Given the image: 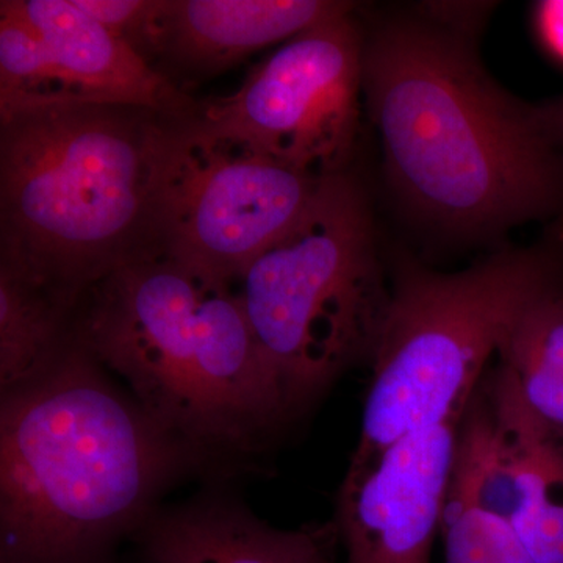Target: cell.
<instances>
[{
  "instance_id": "1",
  "label": "cell",
  "mask_w": 563,
  "mask_h": 563,
  "mask_svg": "<svg viewBox=\"0 0 563 563\" xmlns=\"http://www.w3.org/2000/svg\"><path fill=\"white\" fill-rule=\"evenodd\" d=\"M363 98L388 180L422 221L487 236L562 213L563 154L543 107L495 84L455 22L391 20L365 35Z\"/></svg>"
},
{
  "instance_id": "2",
  "label": "cell",
  "mask_w": 563,
  "mask_h": 563,
  "mask_svg": "<svg viewBox=\"0 0 563 563\" xmlns=\"http://www.w3.org/2000/svg\"><path fill=\"white\" fill-rule=\"evenodd\" d=\"M179 118L77 99L0 109V269L73 313L103 277L165 255Z\"/></svg>"
},
{
  "instance_id": "3",
  "label": "cell",
  "mask_w": 563,
  "mask_h": 563,
  "mask_svg": "<svg viewBox=\"0 0 563 563\" xmlns=\"http://www.w3.org/2000/svg\"><path fill=\"white\" fill-rule=\"evenodd\" d=\"M188 451L70 333L40 376L2 395L0 561L109 563Z\"/></svg>"
},
{
  "instance_id": "4",
  "label": "cell",
  "mask_w": 563,
  "mask_h": 563,
  "mask_svg": "<svg viewBox=\"0 0 563 563\" xmlns=\"http://www.w3.org/2000/svg\"><path fill=\"white\" fill-rule=\"evenodd\" d=\"M232 285L144 258L98 282L74 324L73 339L190 450L250 446L290 415Z\"/></svg>"
},
{
  "instance_id": "5",
  "label": "cell",
  "mask_w": 563,
  "mask_h": 563,
  "mask_svg": "<svg viewBox=\"0 0 563 563\" xmlns=\"http://www.w3.org/2000/svg\"><path fill=\"white\" fill-rule=\"evenodd\" d=\"M561 287L562 254L547 247L498 251L459 273L401 266L350 466L368 465L399 440L465 412L521 313Z\"/></svg>"
},
{
  "instance_id": "6",
  "label": "cell",
  "mask_w": 563,
  "mask_h": 563,
  "mask_svg": "<svg viewBox=\"0 0 563 563\" xmlns=\"http://www.w3.org/2000/svg\"><path fill=\"white\" fill-rule=\"evenodd\" d=\"M239 282L252 333L290 415L355 363L372 361L391 285L357 179L347 172L322 177L301 218Z\"/></svg>"
},
{
  "instance_id": "7",
  "label": "cell",
  "mask_w": 563,
  "mask_h": 563,
  "mask_svg": "<svg viewBox=\"0 0 563 563\" xmlns=\"http://www.w3.org/2000/svg\"><path fill=\"white\" fill-rule=\"evenodd\" d=\"M365 33L352 16L299 33L225 98L196 103V132L324 177L346 172L361 124Z\"/></svg>"
},
{
  "instance_id": "8",
  "label": "cell",
  "mask_w": 563,
  "mask_h": 563,
  "mask_svg": "<svg viewBox=\"0 0 563 563\" xmlns=\"http://www.w3.org/2000/svg\"><path fill=\"white\" fill-rule=\"evenodd\" d=\"M187 117L174 128L166 173L165 255L213 279L239 282L301 218L322 177L202 135Z\"/></svg>"
},
{
  "instance_id": "9",
  "label": "cell",
  "mask_w": 563,
  "mask_h": 563,
  "mask_svg": "<svg viewBox=\"0 0 563 563\" xmlns=\"http://www.w3.org/2000/svg\"><path fill=\"white\" fill-rule=\"evenodd\" d=\"M463 413L399 440L368 465L350 466L332 521L342 563H431Z\"/></svg>"
},
{
  "instance_id": "10",
  "label": "cell",
  "mask_w": 563,
  "mask_h": 563,
  "mask_svg": "<svg viewBox=\"0 0 563 563\" xmlns=\"http://www.w3.org/2000/svg\"><path fill=\"white\" fill-rule=\"evenodd\" d=\"M451 481L506 521L533 563H563V450L496 417L481 385L463 413Z\"/></svg>"
},
{
  "instance_id": "11",
  "label": "cell",
  "mask_w": 563,
  "mask_h": 563,
  "mask_svg": "<svg viewBox=\"0 0 563 563\" xmlns=\"http://www.w3.org/2000/svg\"><path fill=\"white\" fill-rule=\"evenodd\" d=\"M352 11L332 0H152L135 51L181 90Z\"/></svg>"
},
{
  "instance_id": "12",
  "label": "cell",
  "mask_w": 563,
  "mask_h": 563,
  "mask_svg": "<svg viewBox=\"0 0 563 563\" xmlns=\"http://www.w3.org/2000/svg\"><path fill=\"white\" fill-rule=\"evenodd\" d=\"M49 47L81 101L187 117L196 102L74 0H2Z\"/></svg>"
},
{
  "instance_id": "13",
  "label": "cell",
  "mask_w": 563,
  "mask_h": 563,
  "mask_svg": "<svg viewBox=\"0 0 563 563\" xmlns=\"http://www.w3.org/2000/svg\"><path fill=\"white\" fill-rule=\"evenodd\" d=\"M139 533L144 563H339L333 523L287 531L225 503L152 517Z\"/></svg>"
},
{
  "instance_id": "14",
  "label": "cell",
  "mask_w": 563,
  "mask_h": 563,
  "mask_svg": "<svg viewBox=\"0 0 563 563\" xmlns=\"http://www.w3.org/2000/svg\"><path fill=\"white\" fill-rule=\"evenodd\" d=\"M481 380L496 417L563 450V287L533 301Z\"/></svg>"
},
{
  "instance_id": "15",
  "label": "cell",
  "mask_w": 563,
  "mask_h": 563,
  "mask_svg": "<svg viewBox=\"0 0 563 563\" xmlns=\"http://www.w3.org/2000/svg\"><path fill=\"white\" fill-rule=\"evenodd\" d=\"M69 310L51 295L0 269V387L40 376L69 342Z\"/></svg>"
},
{
  "instance_id": "16",
  "label": "cell",
  "mask_w": 563,
  "mask_h": 563,
  "mask_svg": "<svg viewBox=\"0 0 563 563\" xmlns=\"http://www.w3.org/2000/svg\"><path fill=\"white\" fill-rule=\"evenodd\" d=\"M58 99L81 101L35 29L0 2V109Z\"/></svg>"
},
{
  "instance_id": "17",
  "label": "cell",
  "mask_w": 563,
  "mask_h": 563,
  "mask_svg": "<svg viewBox=\"0 0 563 563\" xmlns=\"http://www.w3.org/2000/svg\"><path fill=\"white\" fill-rule=\"evenodd\" d=\"M440 536L443 563H533L510 526L476 506L453 481Z\"/></svg>"
},
{
  "instance_id": "18",
  "label": "cell",
  "mask_w": 563,
  "mask_h": 563,
  "mask_svg": "<svg viewBox=\"0 0 563 563\" xmlns=\"http://www.w3.org/2000/svg\"><path fill=\"white\" fill-rule=\"evenodd\" d=\"M74 3L128 41L133 49L152 7V0H74Z\"/></svg>"
},
{
  "instance_id": "19",
  "label": "cell",
  "mask_w": 563,
  "mask_h": 563,
  "mask_svg": "<svg viewBox=\"0 0 563 563\" xmlns=\"http://www.w3.org/2000/svg\"><path fill=\"white\" fill-rule=\"evenodd\" d=\"M537 25L544 44L563 60V0H547L539 3Z\"/></svg>"
},
{
  "instance_id": "20",
  "label": "cell",
  "mask_w": 563,
  "mask_h": 563,
  "mask_svg": "<svg viewBox=\"0 0 563 563\" xmlns=\"http://www.w3.org/2000/svg\"><path fill=\"white\" fill-rule=\"evenodd\" d=\"M543 110L551 135H553L555 144H558L559 150L563 154V99L562 101L550 103V106H544Z\"/></svg>"
}]
</instances>
